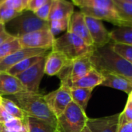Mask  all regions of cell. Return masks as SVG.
Returning <instances> with one entry per match:
<instances>
[{"mask_svg": "<svg viewBox=\"0 0 132 132\" xmlns=\"http://www.w3.org/2000/svg\"><path fill=\"white\" fill-rule=\"evenodd\" d=\"M93 66L100 73L108 72L125 77L132 82V64L117 54L110 43L95 48L90 55Z\"/></svg>", "mask_w": 132, "mask_h": 132, "instance_id": "1", "label": "cell"}, {"mask_svg": "<svg viewBox=\"0 0 132 132\" xmlns=\"http://www.w3.org/2000/svg\"><path fill=\"white\" fill-rule=\"evenodd\" d=\"M10 96V100L23 110L27 116L43 120L56 128L57 118L49 110L44 95L25 91Z\"/></svg>", "mask_w": 132, "mask_h": 132, "instance_id": "2", "label": "cell"}, {"mask_svg": "<svg viewBox=\"0 0 132 132\" xmlns=\"http://www.w3.org/2000/svg\"><path fill=\"white\" fill-rule=\"evenodd\" d=\"M95 48L94 46L87 44L78 36L66 31L61 37L55 38L51 51L61 52L68 60L72 61L91 54Z\"/></svg>", "mask_w": 132, "mask_h": 132, "instance_id": "3", "label": "cell"}, {"mask_svg": "<svg viewBox=\"0 0 132 132\" xmlns=\"http://www.w3.org/2000/svg\"><path fill=\"white\" fill-rule=\"evenodd\" d=\"M4 25L6 31L16 38L38 30L49 29L48 21L40 19L34 13L28 10L20 13Z\"/></svg>", "mask_w": 132, "mask_h": 132, "instance_id": "4", "label": "cell"}, {"mask_svg": "<svg viewBox=\"0 0 132 132\" xmlns=\"http://www.w3.org/2000/svg\"><path fill=\"white\" fill-rule=\"evenodd\" d=\"M87 116L74 102H71L65 110L57 117V132H82L86 125Z\"/></svg>", "mask_w": 132, "mask_h": 132, "instance_id": "5", "label": "cell"}, {"mask_svg": "<svg viewBox=\"0 0 132 132\" xmlns=\"http://www.w3.org/2000/svg\"><path fill=\"white\" fill-rule=\"evenodd\" d=\"M91 54L69 61L66 63L61 71L56 75L60 79L61 86L70 89L73 82L86 76L92 69H93V64L90 61Z\"/></svg>", "mask_w": 132, "mask_h": 132, "instance_id": "6", "label": "cell"}, {"mask_svg": "<svg viewBox=\"0 0 132 132\" xmlns=\"http://www.w3.org/2000/svg\"><path fill=\"white\" fill-rule=\"evenodd\" d=\"M47 55V54L43 56L40 60L32 65L30 68L16 76L18 79L25 87L26 91L34 93H39L40 83L44 75V65Z\"/></svg>", "mask_w": 132, "mask_h": 132, "instance_id": "7", "label": "cell"}, {"mask_svg": "<svg viewBox=\"0 0 132 132\" xmlns=\"http://www.w3.org/2000/svg\"><path fill=\"white\" fill-rule=\"evenodd\" d=\"M23 48H40L51 50L55 37L49 29L38 30L18 38Z\"/></svg>", "mask_w": 132, "mask_h": 132, "instance_id": "8", "label": "cell"}, {"mask_svg": "<svg viewBox=\"0 0 132 132\" xmlns=\"http://www.w3.org/2000/svg\"><path fill=\"white\" fill-rule=\"evenodd\" d=\"M44 96L49 110L56 118L65 110L72 102L70 89L61 85L56 90H54Z\"/></svg>", "mask_w": 132, "mask_h": 132, "instance_id": "9", "label": "cell"}, {"mask_svg": "<svg viewBox=\"0 0 132 132\" xmlns=\"http://www.w3.org/2000/svg\"><path fill=\"white\" fill-rule=\"evenodd\" d=\"M86 23L93 46L96 48L102 47L111 42L110 32L106 29L101 20L86 16Z\"/></svg>", "mask_w": 132, "mask_h": 132, "instance_id": "10", "label": "cell"}, {"mask_svg": "<svg viewBox=\"0 0 132 132\" xmlns=\"http://www.w3.org/2000/svg\"><path fill=\"white\" fill-rule=\"evenodd\" d=\"M120 113L111 116L89 118L86 121V127L91 132H117L120 127Z\"/></svg>", "mask_w": 132, "mask_h": 132, "instance_id": "11", "label": "cell"}, {"mask_svg": "<svg viewBox=\"0 0 132 132\" xmlns=\"http://www.w3.org/2000/svg\"><path fill=\"white\" fill-rule=\"evenodd\" d=\"M48 49L40 48H23L15 51L10 56L6 57L0 62V72H6L12 66L19 63L20 61L37 55L45 54L48 53Z\"/></svg>", "mask_w": 132, "mask_h": 132, "instance_id": "12", "label": "cell"}, {"mask_svg": "<svg viewBox=\"0 0 132 132\" xmlns=\"http://www.w3.org/2000/svg\"><path fill=\"white\" fill-rule=\"evenodd\" d=\"M68 32L72 33L81 39H82L87 44L93 46L89 30L86 23V16L80 11L74 12L69 19Z\"/></svg>", "mask_w": 132, "mask_h": 132, "instance_id": "13", "label": "cell"}, {"mask_svg": "<svg viewBox=\"0 0 132 132\" xmlns=\"http://www.w3.org/2000/svg\"><path fill=\"white\" fill-rule=\"evenodd\" d=\"M26 89L16 76L0 72V96H12L25 92Z\"/></svg>", "mask_w": 132, "mask_h": 132, "instance_id": "14", "label": "cell"}, {"mask_svg": "<svg viewBox=\"0 0 132 132\" xmlns=\"http://www.w3.org/2000/svg\"><path fill=\"white\" fill-rule=\"evenodd\" d=\"M80 12H82L86 16H90L100 20L101 21L106 20L115 26L118 22V20L120 19L116 9H112V8L89 7V8L80 9Z\"/></svg>", "mask_w": 132, "mask_h": 132, "instance_id": "15", "label": "cell"}, {"mask_svg": "<svg viewBox=\"0 0 132 132\" xmlns=\"http://www.w3.org/2000/svg\"><path fill=\"white\" fill-rule=\"evenodd\" d=\"M69 60L63 54L56 51H51L46 57L44 74L49 76H56Z\"/></svg>", "mask_w": 132, "mask_h": 132, "instance_id": "16", "label": "cell"}, {"mask_svg": "<svg viewBox=\"0 0 132 132\" xmlns=\"http://www.w3.org/2000/svg\"><path fill=\"white\" fill-rule=\"evenodd\" d=\"M101 74L103 76L101 86L123 91L127 95L132 92V82L125 77L108 72H102Z\"/></svg>", "mask_w": 132, "mask_h": 132, "instance_id": "17", "label": "cell"}, {"mask_svg": "<svg viewBox=\"0 0 132 132\" xmlns=\"http://www.w3.org/2000/svg\"><path fill=\"white\" fill-rule=\"evenodd\" d=\"M74 5L67 0H54L48 20L70 19L74 13Z\"/></svg>", "mask_w": 132, "mask_h": 132, "instance_id": "18", "label": "cell"}, {"mask_svg": "<svg viewBox=\"0 0 132 132\" xmlns=\"http://www.w3.org/2000/svg\"><path fill=\"white\" fill-rule=\"evenodd\" d=\"M103 81V75L94 68L92 69L86 76L73 82L70 89L83 88V89H94L96 86L102 84Z\"/></svg>", "mask_w": 132, "mask_h": 132, "instance_id": "19", "label": "cell"}, {"mask_svg": "<svg viewBox=\"0 0 132 132\" xmlns=\"http://www.w3.org/2000/svg\"><path fill=\"white\" fill-rule=\"evenodd\" d=\"M25 124L27 132H55L56 128L49 123L30 116H26Z\"/></svg>", "mask_w": 132, "mask_h": 132, "instance_id": "20", "label": "cell"}, {"mask_svg": "<svg viewBox=\"0 0 132 132\" xmlns=\"http://www.w3.org/2000/svg\"><path fill=\"white\" fill-rule=\"evenodd\" d=\"M111 42L132 45V27H117L110 32Z\"/></svg>", "mask_w": 132, "mask_h": 132, "instance_id": "21", "label": "cell"}, {"mask_svg": "<svg viewBox=\"0 0 132 132\" xmlns=\"http://www.w3.org/2000/svg\"><path fill=\"white\" fill-rule=\"evenodd\" d=\"M93 89H83V88H75L70 89V94L72 101L77 104L83 111L86 112L88 103L91 98Z\"/></svg>", "mask_w": 132, "mask_h": 132, "instance_id": "22", "label": "cell"}, {"mask_svg": "<svg viewBox=\"0 0 132 132\" xmlns=\"http://www.w3.org/2000/svg\"><path fill=\"white\" fill-rule=\"evenodd\" d=\"M45 54L37 55V56H34V57H28L27 59H24V60L20 61L19 63L16 64L15 65L12 66V67L6 72L9 73V74H10V75H12V76H16L17 75L23 72L24 71H26L27 69H28L29 68H30L32 65H34L39 60H40L41 57L43 56H44Z\"/></svg>", "mask_w": 132, "mask_h": 132, "instance_id": "23", "label": "cell"}, {"mask_svg": "<svg viewBox=\"0 0 132 132\" xmlns=\"http://www.w3.org/2000/svg\"><path fill=\"white\" fill-rule=\"evenodd\" d=\"M21 48L22 47L19 39L14 37H11L0 45V62L3 61L6 57L10 56Z\"/></svg>", "mask_w": 132, "mask_h": 132, "instance_id": "24", "label": "cell"}, {"mask_svg": "<svg viewBox=\"0 0 132 132\" xmlns=\"http://www.w3.org/2000/svg\"><path fill=\"white\" fill-rule=\"evenodd\" d=\"M72 3L80 9L89 7H106L115 9L113 0H71Z\"/></svg>", "mask_w": 132, "mask_h": 132, "instance_id": "25", "label": "cell"}, {"mask_svg": "<svg viewBox=\"0 0 132 132\" xmlns=\"http://www.w3.org/2000/svg\"><path fill=\"white\" fill-rule=\"evenodd\" d=\"M0 105L13 117L18 118L20 120H25V117L27 116L26 113L11 100L3 97Z\"/></svg>", "mask_w": 132, "mask_h": 132, "instance_id": "26", "label": "cell"}, {"mask_svg": "<svg viewBox=\"0 0 132 132\" xmlns=\"http://www.w3.org/2000/svg\"><path fill=\"white\" fill-rule=\"evenodd\" d=\"M113 3L121 19H132V3L122 0H113Z\"/></svg>", "mask_w": 132, "mask_h": 132, "instance_id": "27", "label": "cell"}, {"mask_svg": "<svg viewBox=\"0 0 132 132\" xmlns=\"http://www.w3.org/2000/svg\"><path fill=\"white\" fill-rule=\"evenodd\" d=\"M112 49L132 64V45L110 42Z\"/></svg>", "mask_w": 132, "mask_h": 132, "instance_id": "28", "label": "cell"}, {"mask_svg": "<svg viewBox=\"0 0 132 132\" xmlns=\"http://www.w3.org/2000/svg\"><path fill=\"white\" fill-rule=\"evenodd\" d=\"M69 23V19L64 20H55L48 21L49 30L54 36L60 34L63 31H67Z\"/></svg>", "mask_w": 132, "mask_h": 132, "instance_id": "29", "label": "cell"}, {"mask_svg": "<svg viewBox=\"0 0 132 132\" xmlns=\"http://www.w3.org/2000/svg\"><path fill=\"white\" fill-rule=\"evenodd\" d=\"M4 130L6 131H23L26 130L25 120H20L18 118H13L8 122L3 123Z\"/></svg>", "mask_w": 132, "mask_h": 132, "instance_id": "30", "label": "cell"}, {"mask_svg": "<svg viewBox=\"0 0 132 132\" xmlns=\"http://www.w3.org/2000/svg\"><path fill=\"white\" fill-rule=\"evenodd\" d=\"M20 13H17L13 9H10L3 4L0 5V23L6 24L15 17H16Z\"/></svg>", "mask_w": 132, "mask_h": 132, "instance_id": "31", "label": "cell"}, {"mask_svg": "<svg viewBox=\"0 0 132 132\" xmlns=\"http://www.w3.org/2000/svg\"><path fill=\"white\" fill-rule=\"evenodd\" d=\"M28 1L29 0H5L2 4L14 10L19 13H22L27 10Z\"/></svg>", "mask_w": 132, "mask_h": 132, "instance_id": "32", "label": "cell"}, {"mask_svg": "<svg viewBox=\"0 0 132 132\" xmlns=\"http://www.w3.org/2000/svg\"><path fill=\"white\" fill-rule=\"evenodd\" d=\"M54 2V0H46V2L43 4V6L37 11L34 13L35 15L40 19L47 21Z\"/></svg>", "mask_w": 132, "mask_h": 132, "instance_id": "33", "label": "cell"}, {"mask_svg": "<svg viewBox=\"0 0 132 132\" xmlns=\"http://www.w3.org/2000/svg\"><path fill=\"white\" fill-rule=\"evenodd\" d=\"M127 122H132V104L128 98L124 110L120 113V123Z\"/></svg>", "mask_w": 132, "mask_h": 132, "instance_id": "34", "label": "cell"}, {"mask_svg": "<svg viewBox=\"0 0 132 132\" xmlns=\"http://www.w3.org/2000/svg\"><path fill=\"white\" fill-rule=\"evenodd\" d=\"M46 0H29L27 10L35 13L43 6Z\"/></svg>", "mask_w": 132, "mask_h": 132, "instance_id": "35", "label": "cell"}, {"mask_svg": "<svg viewBox=\"0 0 132 132\" xmlns=\"http://www.w3.org/2000/svg\"><path fill=\"white\" fill-rule=\"evenodd\" d=\"M11 37L12 36L6 31L5 25L0 23V45L3 44L5 41H6Z\"/></svg>", "mask_w": 132, "mask_h": 132, "instance_id": "36", "label": "cell"}, {"mask_svg": "<svg viewBox=\"0 0 132 132\" xmlns=\"http://www.w3.org/2000/svg\"><path fill=\"white\" fill-rule=\"evenodd\" d=\"M13 118H14V117H13L12 116H10L4 110V108L1 105H0V123L3 124V123L8 122L9 120H12Z\"/></svg>", "mask_w": 132, "mask_h": 132, "instance_id": "37", "label": "cell"}, {"mask_svg": "<svg viewBox=\"0 0 132 132\" xmlns=\"http://www.w3.org/2000/svg\"><path fill=\"white\" fill-rule=\"evenodd\" d=\"M117 132H132V122L120 123Z\"/></svg>", "mask_w": 132, "mask_h": 132, "instance_id": "38", "label": "cell"}, {"mask_svg": "<svg viewBox=\"0 0 132 132\" xmlns=\"http://www.w3.org/2000/svg\"><path fill=\"white\" fill-rule=\"evenodd\" d=\"M117 27L121 26H127V27H132V19H120L116 24Z\"/></svg>", "mask_w": 132, "mask_h": 132, "instance_id": "39", "label": "cell"}, {"mask_svg": "<svg viewBox=\"0 0 132 132\" xmlns=\"http://www.w3.org/2000/svg\"><path fill=\"white\" fill-rule=\"evenodd\" d=\"M82 132H91V131L89 130V128H88V127H86H86H84V129L82 130Z\"/></svg>", "mask_w": 132, "mask_h": 132, "instance_id": "40", "label": "cell"}, {"mask_svg": "<svg viewBox=\"0 0 132 132\" xmlns=\"http://www.w3.org/2000/svg\"><path fill=\"white\" fill-rule=\"evenodd\" d=\"M4 130V127H3V124L0 123V132H3Z\"/></svg>", "mask_w": 132, "mask_h": 132, "instance_id": "41", "label": "cell"}, {"mask_svg": "<svg viewBox=\"0 0 132 132\" xmlns=\"http://www.w3.org/2000/svg\"><path fill=\"white\" fill-rule=\"evenodd\" d=\"M128 99L130 100V103H131V104H132V92L128 95Z\"/></svg>", "mask_w": 132, "mask_h": 132, "instance_id": "42", "label": "cell"}, {"mask_svg": "<svg viewBox=\"0 0 132 132\" xmlns=\"http://www.w3.org/2000/svg\"><path fill=\"white\" fill-rule=\"evenodd\" d=\"M3 132H27V130H23V131H6V130H3Z\"/></svg>", "mask_w": 132, "mask_h": 132, "instance_id": "43", "label": "cell"}, {"mask_svg": "<svg viewBox=\"0 0 132 132\" xmlns=\"http://www.w3.org/2000/svg\"><path fill=\"white\" fill-rule=\"evenodd\" d=\"M122 1H124V2H127V3H132V0H122Z\"/></svg>", "mask_w": 132, "mask_h": 132, "instance_id": "44", "label": "cell"}, {"mask_svg": "<svg viewBox=\"0 0 132 132\" xmlns=\"http://www.w3.org/2000/svg\"><path fill=\"white\" fill-rule=\"evenodd\" d=\"M4 1H5V0H0V5H1V4H2V3L4 2Z\"/></svg>", "mask_w": 132, "mask_h": 132, "instance_id": "45", "label": "cell"}, {"mask_svg": "<svg viewBox=\"0 0 132 132\" xmlns=\"http://www.w3.org/2000/svg\"><path fill=\"white\" fill-rule=\"evenodd\" d=\"M2 98H3V96H0V103H1V100H2Z\"/></svg>", "mask_w": 132, "mask_h": 132, "instance_id": "46", "label": "cell"}, {"mask_svg": "<svg viewBox=\"0 0 132 132\" xmlns=\"http://www.w3.org/2000/svg\"><path fill=\"white\" fill-rule=\"evenodd\" d=\"M55 132H57V131H56V130H55Z\"/></svg>", "mask_w": 132, "mask_h": 132, "instance_id": "47", "label": "cell"}]
</instances>
